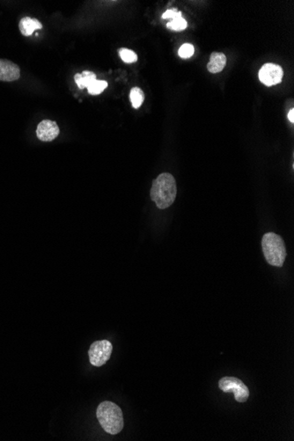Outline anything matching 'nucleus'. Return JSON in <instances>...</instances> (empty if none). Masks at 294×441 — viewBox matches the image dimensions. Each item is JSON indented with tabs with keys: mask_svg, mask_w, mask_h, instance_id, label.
<instances>
[{
	"mask_svg": "<svg viewBox=\"0 0 294 441\" xmlns=\"http://www.w3.org/2000/svg\"><path fill=\"white\" fill-rule=\"evenodd\" d=\"M194 47L193 45L190 44H185L182 45V47L179 49L178 51V55L182 59H190V57L194 54Z\"/></svg>",
	"mask_w": 294,
	"mask_h": 441,
	"instance_id": "nucleus-16",
	"label": "nucleus"
},
{
	"mask_svg": "<svg viewBox=\"0 0 294 441\" xmlns=\"http://www.w3.org/2000/svg\"><path fill=\"white\" fill-rule=\"evenodd\" d=\"M187 22L182 17L174 19V20H172V22H168L166 24V27L170 30H174V31L184 30L187 28Z\"/></svg>",
	"mask_w": 294,
	"mask_h": 441,
	"instance_id": "nucleus-15",
	"label": "nucleus"
},
{
	"mask_svg": "<svg viewBox=\"0 0 294 441\" xmlns=\"http://www.w3.org/2000/svg\"><path fill=\"white\" fill-rule=\"evenodd\" d=\"M176 179L170 173H163L152 182L151 198L158 209L170 207L176 200Z\"/></svg>",
	"mask_w": 294,
	"mask_h": 441,
	"instance_id": "nucleus-1",
	"label": "nucleus"
},
{
	"mask_svg": "<svg viewBox=\"0 0 294 441\" xmlns=\"http://www.w3.org/2000/svg\"><path fill=\"white\" fill-rule=\"evenodd\" d=\"M226 64V58L223 53L214 52L210 55L209 64L207 65V69L210 73H220L224 69Z\"/></svg>",
	"mask_w": 294,
	"mask_h": 441,
	"instance_id": "nucleus-10",
	"label": "nucleus"
},
{
	"mask_svg": "<svg viewBox=\"0 0 294 441\" xmlns=\"http://www.w3.org/2000/svg\"><path fill=\"white\" fill-rule=\"evenodd\" d=\"M20 77V69L16 64L6 59H0V81L11 82Z\"/></svg>",
	"mask_w": 294,
	"mask_h": 441,
	"instance_id": "nucleus-8",
	"label": "nucleus"
},
{
	"mask_svg": "<svg viewBox=\"0 0 294 441\" xmlns=\"http://www.w3.org/2000/svg\"><path fill=\"white\" fill-rule=\"evenodd\" d=\"M107 87L108 83L106 81H97V80H96V81H94L92 84L90 85L88 88V91L90 95H100V93H102V92L106 89Z\"/></svg>",
	"mask_w": 294,
	"mask_h": 441,
	"instance_id": "nucleus-13",
	"label": "nucleus"
},
{
	"mask_svg": "<svg viewBox=\"0 0 294 441\" xmlns=\"http://www.w3.org/2000/svg\"><path fill=\"white\" fill-rule=\"evenodd\" d=\"M218 386L224 393H234L236 401L239 402H245L250 397L248 387L242 380L236 377H223L218 381Z\"/></svg>",
	"mask_w": 294,
	"mask_h": 441,
	"instance_id": "nucleus-4",
	"label": "nucleus"
},
{
	"mask_svg": "<svg viewBox=\"0 0 294 441\" xmlns=\"http://www.w3.org/2000/svg\"><path fill=\"white\" fill-rule=\"evenodd\" d=\"M96 416L103 430L108 433H119L124 425L121 408L112 401H105L100 403Z\"/></svg>",
	"mask_w": 294,
	"mask_h": 441,
	"instance_id": "nucleus-2",
	"label": "nucleus"
},
{
	"mask_svg": "<svg viewBox=\"0 0 294 441\" xmlns=\"http://www.w3.org/2000/svg\"><path fill=\"white\" fill-rule=\"evenodd\" d=\"M113 351V345L108 340L96 341L89 348L88 356L90 363L94 366H102L110 360Z\"/></svg>",
	"mask_w": 294,
	"mask_h": 441,
	"instance_id": "nucleus-5",
	"label": "nucleus"
},
{
	"mask_svg": "<svg viewBox=\"0 0 294 441\" xmlns=\"http://www.w3.org/2000/svg\"><path fill=\"white\" fill-rule=\"evenodd\" d=\"M130 102L134 109H138L143 104L144 100V92L140 88H133L130 94Z\"/></svg>",
	"mask_w": 294,
	"mask_h": 441,
	"instance_id": "nucleus-12",
	"label": "nucleus"
},
{
	"mask_svg": "<svg viewBox=\"0 0 294 441\" xmlns=\"http://www.w3.org/2000/svg\"><path fill=\"white\" fill-rule=\"evenodd\" d=\"M262 248L266 261L272 266L282 267L286 258V248L281 236L275 233H265Z\"/></svg>",
	"mask_w": 294,
	"mask_h": 441,
	"instance_id": "nucleus-3",
	"label": "nucleus"
},
{
	"mask_svg": "<svg viewBox=\"0 0 294 441\" xmlns=\"http://www.w3.org/2000/svg\"><path fill=\"white\" fill-rule=\"evenodd\" d=\"M288 119L290 120V123H294V109H292V110L289 111V113H288Z\"/></svg>",
	"mask_w": 294,
	"mask_h": 441,
	"instance_id": "nucleus-18",
	"label": "nucleus"
},
{
	"mask_svg": "<svg viewBox=\"0 0 294 441\" xmlns=\"http://www.w3.org/2000/svg\"><path fill=\"white\" fill-rule=\"evenodd\" d=\"M59 132L60 130L58 124L53 121H42L37 126V138L44 142H50L56 139V137L59 135Z\"/></svg>",
	"mask_w": 294,
	"mask_h": 441,
	"instance_id": "nucleus-7",
	"label": "nucleus"
},
{
	"mask_svg": "<svg viewBox=\"0 0 294 441\" xmlns=\"http://www.w3.org/2000/svg\"><path fill=\"white\" fill-rule=\"evenodd\" d=\"M284 77V71L281 66L275 64H266L259 72V79L262 84L267 87L280 84Z\"/></svg>",
	"mask_w": 294,
	"mask_h": 441,
	"instance_id": "nucleus-6",
	"label": "nucleus"
},
{
	"mask_svg": "<svg viewBox=\"0 0 294 441\" xmlns=\"http://www.w3.org/2000/svg\"><path fill=\"white\" fill-rule=\"evenodd\" d=\"M20 30L25 37H30L34 33V30H42V25L36 19H32L30 17H24L20 20Z\"/></svg>",
	"mask_w": 294,
	"mask_h": 441,
	"instance_id": "nucleus-9",
	"label": "nucleus"
},
{
	"mask_svg": "<svg viewBox=\"0 0 294 441\" xmlns=\"http://www.w3.org/2000/svg\"><path fill=\"white\" fill-rule=\"evenodd\" d=\"M178 17H182V13L177 11L176 9H168V11H166L163 15L162 19H176Z\"/></svg>",
	"mask_w": 294,
	"mask_h": 441,
	"instance_id": "nucleus-17",
	"label": "nucleus"
},
{
	"mask_svg": "<svg viewBox=\"0 0 294 441\" xmlns=\"http://www.w3.org/2000/svg\"><path fill=\"white\" fill-rule=\"evenodd\" d=\"M74 80H75L78 87L80 89H83V88H88L94 81H96V75L92 72L85 71L82 73V74H76L74 76Z\"/></svg>",
	"mask_w": 294,
	"mask_h": 441,
	"instance_id": "nucleus-11",
	"label": "nucleus"
},
{
	"mask_svg": "<svg viewBox=\"0 0 294 441\" xmlns=\"http://www.w3.org/2000/svg\"><path fill=\"white\" fill-rule=\"evenodd\" d=\"M119 55L121 57L122 60L127 64L136 62L138 56L134 51L128 50V49H120Z\"/></svg>",
	"mask_w": 294,
	"mask_h": 441,
	"instance_id": "nucleus-14",
	"label": "nucleus"
}]
</instances>
